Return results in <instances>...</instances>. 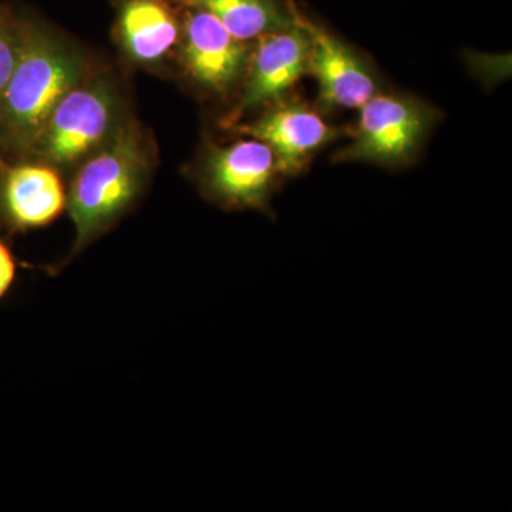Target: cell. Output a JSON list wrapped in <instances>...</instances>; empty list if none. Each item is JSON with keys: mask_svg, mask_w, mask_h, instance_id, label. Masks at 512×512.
<instances>
[{"mask_svg": "<svg viewBox=\"0 0 512 512\" xmlns=\"http://www.w3.org/2000/svg\"><path fill=\"white\" fill-rule=\"evenodd\" d=\"M84 74L83 56L66 40L23 25L18 63L0 92V148L30 156L56 104Z\"/></svg>", "mask_w": 512, "mask_h": 512, "instance_id": "cell-1", "label": "cell"}, {"mask_svg": "<svg viewBox=\"0 0 512 512\" xmlns=\"http://www.w3.org/2000/svg\"><path fill=\"white\" fill-rule=\"evenodd\" d=\"M148 163L140 131L123 126L82 165L69 195L76 228L73 254L99 237L136 200L147 178Z\"/></svg>", "mask_w": 512, "mask_h": 512, "instance_id": "cell-2", "label": "cell"}, {"mask_svg": "<svg viewBox=\"0 0 512 512\" xmlns=\"http://www.w3.org/2000/svg\"><path fill=\"white\" fill-rule=\"evenodd\" d=\"M439 116V111L417 97L376 93L360 107L352 141L333 160L402 167L414 160Z\"/></svg>", "mask_w": 512, "mask_h": 512, "instance_id": "cell-3", "label": "cell"}, {"mask_svg": "<svg viewBox=\"0 0 512 512\" xmlns=\"http://www.w3.org/2000/svg\"><path fill=\"white\" fill-rule=\"evenodd\" d=\"M116 93L104 80L80 83L56 104L30 156L69 165L100 147L114 133Z\"/></svg>", "mask_w": 512, "mask_h": 512, "instance_id": "cell-4", "label": "cell"}, {"mask_svg": "<svg viewBox=\"0 0 512 512\" xmlns=\"http://www.w3.org/2000/svg\"><path fill=\"white\" fill-rule=\"evenodd\" d=\"M295 22L308 33V73L319 84V99L326 109H360L379 89L375 70L355 49L320 28L291 3Z\"/></svg>", "mask_w": 512, "mask_h": 512, "instance_id": "cell-5", "label": "cell"}, {"mask_svg": "<svg viewBox=\"0 0 512 512\" xmlns=\"http://www.w3.org/2000/svg\"><path fill=\"white\" fill-rule=\"evenodd\" d=\"M278 174L274 153L259 140L210 146L202 167L211 197L231 208L264 210Z\"/></svg>", "mask_w": 512, "mask_h": 512, "instance_id": "cell-6", "label": "cell"}, {"mask_svg": "<svg viewBox=\"0 0 512 512\" xmlns=\"http://www.w3.org/2000/svg\"><path fill=\"white\" fill-rule=\"evenodd\" d=\"M185 9L180 42L188 76L208 92H229L245 76L251 49L210 13Z\"/></svg>", "mask_w": 512, "mask_h": 512, "instance_id": "cell-7", "label": "cell"}, {"mask_svg": "<svg viewBox=\"0 0 512 512\" xmlns=\"http://www.w3.org/2000/svg\"><path fill=\"white\" fill-rule=\"evenodd\" d=\"M256 40L255 49L249 55L237 117L265 104L278 103L293 84L308 73L311 42L298 23Z\"/></svg>", "mask_w": 512, "mask_h": 512, "instance_id": "cell-8", "label": "cell"}, {"mask_svg": "<svg viewBox=\"0 0 512 512\" xmlns=\"http://www.w3.org/2000/svg\"><path fill=\"white\" fill-rule=\"evenodd\" d=\"M237 131L271 148L279 174L284 175L301 173L313 153L338 136V130L309 107L282 100L258 120L238 126Z\"/></svg>", "mask_w": 512, "mask_h": 512, "instance_id": "cell-9", "label": "cell"}, {"mask_svg": "<svg viewBox=\"0 0 512 512\" xmlns=\"http://www.w3.org/2000/svg\"><path fill=\"white\" fill-rule=\"evenodd\" d=\"M117 33L131 60L154 64L180 42L181 23L168 0H121Z\"/></svg>", "mask_w": 512, "mask_h": 512, "instance_id": "cell-10", "label": "cell"}, {"mask_svg": "<svg viewBox=\"0 0 512 512\" xmlns=\"http://www.w3.org/2000/svg\"><path fill=\"white\" fill-rule=\"evenodd\" d=\"M3 204L19 228L50 224L66 205L59 175L47 165H18L3 175Z\"/></svg>", "mask_w": 512, "mask_h": 512, "instance_id": "cell-11", "label": "cell"}, {"mask_svg": "<svg viewBox=\"0 0 512 512\" xmlns=\"http://www.w3.org/2000/svg\"><path fill=\"white\" fill-rule=\"evenodd\" d=\"M188 9H200L220 20L239 40L258 39L266 33L291 28V3L279 0H168Z\"/></svg>", "mask_w": 512, "mask_h": 512, "instance_id": "cell-12", "label": "cell"}, {"mask_svg": "<svg viewBox=\"0 0 512 512\" xmlns=\"http://www.w3.org/2000/svg\"><path fill=\"white\" fill-rule=\"evenodd\" d=\"M23 25L0 8V92L6 86L18 63L22 49Z\"/></svg>", "mask_w": 512, "mask_h": 512, "instance_id": "cell-13", "label": "cell"}, {"mask_svg": "<svg viewBox=\"0 0 512 512\" xmlns=\"http://www.w3.org/2000/svg\"><path fill=\"white\" fill-rule=\"evenodd\" d=\"M16 265L8 247L0 242V298L6 295L15 281Z\"/></svg>", "mask_w": 512, "mask_h": 512, "instance_id": "cell-14", "label": "cell"}, {"mask_svg": "<svg viewBox=\"0 0 512 512\" xmlns=\"http://www.w3.org/2000/svg\"><path fill=\"white\" fill-rule=\"evenodd\" d=\"M0 177H3V164H2V161H0Z\"/></svg>", "mask_w": 512, "mask_h": 512, "instance_id": "cell-15", "label": "cell"}]
</instances>
